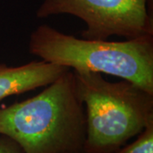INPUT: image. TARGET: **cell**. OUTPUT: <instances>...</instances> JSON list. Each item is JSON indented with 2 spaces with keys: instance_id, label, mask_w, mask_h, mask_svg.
<instances>
[{
  "instance_id": "ba28073f",
  "label": "cell",
  "mask_w": 153,
  "mask_h": 153,
  "mask_svg": "<svg viewBox=\"0 0 153 153\" xmlns=\"http://www.w3.org/2000/svg\"><path fill=\"white\" fill-rule=\"evenodd\" d=\"M69 153H85L83 151H82V152H69Z\"/></svg>"
},
{
  "instance_id": "6da1fadb",
  "label": "cell",
  "mask_w": 153,
  "mask_h": 153,
  "mask_svg": "<svg viewBox=\"0 0 153 153\" xmlns=\"http://www.w3.org/2000/svg\"><path fill=\"white\" fill-rule=\"evenodd\" d=\"M0 134L16 141L24 153L83 151L86 115L73 71L32 98L0 108Z\"/></svg>"
},
{
  "instance_id": "52a82bcc",
  "label": "cell",
  "mask_w": 153,
  "mask_h": 153,
  "mask_svg": "<svg viewBox=\"0 0 153 153\" xmlns=\"http://www.w3.org/2000/svg\"><path fill=\"white\" fill-rule=\"evenodd\" d=\"M0 153H24L16 141L0 134Z\"/></svg>"
},
{
  "instance_id": "3957f363",
  "label": "cell",
  "mask_w": 153,
  "mask_h": 153,
  "mask_svg": "<svg viewBox=\"0 0 153 153\" xmlns=\"http://www.w3.org/2000/svg\"><path fill=\"white\" fill-rule=\"evenodd\" d=\"M73 72L85 108V153H115L153 121V94L126 80L108 82L99 72Z\"/></svg>"
},
{
  "instance_id": "277c9868",
  "label": "cell",
  "mask_w": 153,
  "mask_h": 153,
  "mask_svg": "<svg viewBox=\"0 0 153 153\" xmlns=\"http://www.w3.org/2000/svg\"><path fill=\"white\" fill-rule=\"evenodd\" d=\"M68 14L86 24L82 38L107 40L116 35L126 39L153 35L147 0H44L38 18Z\"/></svg>"
},
{
  "instance_id": "5b68a950",
  "label": "cell",
  "mask_w": 153,
  "mask_h": 153,
  "mask_svg": "<svg viewBox=\"0 0 153 153\" xmlns=\"http://www.w3.org/2000/svg\"><path fill=\"white\" fill-rule=\"evenodd\" d=\"M68 70L67 67L43 60L19 66L0 64V100L48 86Z\"/></svg>"
},
{
  "instance_id": "8992f818",
  "label": "cell",
  "mask_w": 153,
  "mask_h": 153,
  "mask_svg": "<svg viewBox=\"0 0 153 153\" xmlns=\"http://www.w3.org/2000/svg\"><path fill=\"white\" fill-rule=\"evenodd\" d=\"M115 153H153V121L137 135L135 140L126 144Z\"/></svg>"
},
{
  "instance_id": "7a4b0ae2",
  "label": "cell",
  "mask_w": 153,
  "mask_h": 153,
  "mask_svg": "<svg viewBox=\"0 0 153 153\" xmlns=\"http://www.w3.org/2000/svg\"><path fill=\"white\" fill-rule=\"evenodd\" d=\"M28 49L44 61L118 76L153 94V35L119 42L91 40L41 25L31 33Z\"/></svg>"
}]
</instances>
